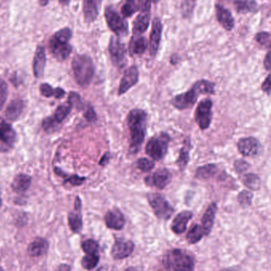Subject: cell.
I'll return each mask as SVG.
<instances>
[{
	"mask_svg": "<svg viewBox=\"0 0 271 271\" xmlns=\"http://www.w3.org/2000/svg\"><path fill=\"white\" fill-rule=\"evenodd\" d=\"M130 130V152L137 154L141 148L147 132V114L142 109H133L130 111L126 118Z\"/></svg>",
	"mask_w": 271,
	"mask_h": 271,
	"instance_id": "cell-1",
	"label": "cell"
},
{
	"mask_svg": "<svg viewBox=\"0 0 271 271\" xmlns=\"http://www.w3.org/2000/svg\"><path fill=\"white\" fill-rule=\"evenodd\" d=\"M163 266L170 270H193L194 258L189 252L182 249L168 251L164 256Z\"/></svg>",
	"mask_w": 271,
	"mask_h": 271,
	"instance_id": "cell-2",
	"label": "cell"
},
{
	"mask_svg": "<svg viewBox=\"0 0 271 271\" xmlns=\"http://www.w3.org/2000/svg\"><path fill=\"white\" fill-rule=\"evenodd\" d=\"M72 68L77 84L84 88L88 86L95 73V67L91 57L87 55L76 56L73 60Z\"/></svg>",
	"mask_w": 271,
	"mask_h": 271,
	"instance_id": "cell-3",
	"label": "cell"
},
{
	"mask_svg": "<svg viewBox=\"0 0 271 271\" xmlns=\"http://www.w3.org/2000/svg\"><path fill=\"white\" fill-rule=\"evenodd\" d=\"M171 137L165 132L153 136L146 146V154L154 161L163 159L168 151Z\"/></svg>",
	"mask_w": 271,
	"mask_h": 271,
	"instance_id": "cell-4",
	"label": "cell"
},
{
	"mask_svg": "<svg viewBox=\"0 0 271 271\" xmlns=\"http://www.w3.org/2000/svg\"><path fill=\"white\" fill-rule=\"evenodd\" d=\"M147 200L154 215L160 220H167L172 216L174 208L165 196L160 193H150L147 196Z\"/></svg>",
	"mask_w": 271,
	"mask_h": 271,
	"instance_id": "cell-5",
	"label": "cell"
},
{
	"mask_svg": "<svg viewBox=\"0 0 271 271\" xmlns=\"http://www.w3.org/2000/svg\"><path fill=\"white\" fill-rule=\"evenodd\" d=\"M105 19L108 27L118 37H124L128 35V23L113 7H108L106 8Z\"/></svg>",
	"mask_w": 271,
	"mask_h": 271,
	"instance_id": "cell-6",
	"label": "cell"
},
{
	"mask_svg": "<svg viewBox=\"0 0 271 271\" xmlns=\"http://www.w3.org/2000/svg\"><path fill=\"white\" fill-rule=\"evenodd\" d=\"M213 101L210 99H205L200 101L195 112V120L200 127L204 130L209 128L213 118Z\"/></svg>",
	"mask_w": 271,
	"mask_h": 271,
	"instance_id": "cell-7",
	"label": "cell"
},
{
	"mask_svg": "<svg viewBox=\"0 0 271 271\" xmlns=\"http://www.w3.org/2000/svg\"><path fill=\"white\" fill-rule=\"evenodd\" d=\"M108 50L114 65L123 69L126 64V50L125 45L118 38L112 37L109 42Z\"/></svg>",
	"mask_w": 271,
	"mask_h": 271,
	"instance_id": "cell-8",
	"label": "cell"
},
{
	"mask_svg": "<svg viewBox=\"0 0 271 271\" xmlns=\"http://www.w3.org/2000/svg\"><path fill=\"white\" fill-rule=\"evenodd\" d=\"M199 95L200 94L197 88L194 85H192L189 91L174 96L171 100V104L178 110H186L193 107L197 100Z\"/></svg>",
	"mask_w": 271,
	"mask_h": 271,
	"instance_id": "cell-9",
	"label": "cell"
},
{
	"mask_svg": "<svg viewBox=\"0 0 271 271\" xmlns=\"http://www.w3.org/2000/svg\"><path fill=\"white\" fill-rule=\"evenodd\" d=\"M172 180V174L166 168H160L154 174L149 175L145 178L146 185L150 187L163 189L171 183Z\"/></svg>",
	"mask_w": 271,
	"mask_h": 271,
	"instance_id": "cell-10",
	"label": "cell"
},
{
	"mask_svg": "<svg viewBox=\"0 0 271 271\" xmlns=\"http://www.w3.org/2000/svg\"><path fill=\"white\" fill-rule=\"evenodd\" d=\"M239 151L245 157L258 155L262 150V146L257 139L253 137L243 138L237 143Z\"/></svg>",
	"mask_w": 271,
	"mask_h": 271,
	"instance_id": "cell-11",
	"label": "cell"
},
{
	"mask_svg": "<svg viewBox=\"0 0 271 271\" xmlns=\"http://www.w3.org/2000/svg\"><path fill=\"white\" fill-rule=\"evenodd\" d=\"M50 53L59 61H63L70 57L72 52V46L69 43L60 42L52 37L49 42Z\"/></svg>",
	"mask_w": 271,
	"mask_h": 271,
	"instance_id": "cell-12",
	"label": "cell"
},
{
	"mask_svg": "<svg viewBox=\"0 0 271 271\" xmlns=\"http://www.w3.org/2000/svg\"><path fill=\"white\" fill-rule=\"evenodd\" d=\"M139 70L136 65L131 66L125 71L124 75L120 81L119 87V95H123L139 81Z\"/></svg>",
	"mask_w": 271,
	"mask_h": 271,
	"instance_id": "cell-13",
	"label": "cell"
},
{
	"mask_svg": "<svg viewBox=\"0 0 271 271\" xmlns=\"http://www.w3.org/2000/svg\"><path fill=\"white\" fill-rule=\"evenodd\" d=\"M134 249V244L132 241L118 239L112 247V255L115 259H123L130 256Z\"/></svg>",
	"mask_w": 271,
	"mask_h": 271,
	"instance_id": "cell-14",
	"label": "cell"
},
{
	"mask_svg": "<svg viewBox=\"0 0 271 271\" xmlns=\"http://www.w3.org/2000/svg\"><path fill=\"white\" fill-rule=\"evenodd\" d=\"M162 24L158 18H155L153 20L152 29L150 36V54L154 57L158 53L161 42V33H162Z\"/></svg>",
	"mask_w": 271,
	"mask_h": 271,
	"instance_id": "cell-15",
	"label": "cell"
},
{
	"mask_svg": "<svg viewBox=\"0 0 271 271\" xmlns=\"http://www.w3.org/2000/svg\"><path fill=\"white\" fill-rule=\"evenodd\" d=\"M105 224L110 229L119 230L123 229L125 225V218L121 211L118 209H113L108 211L105 216Z\"/></svg>",
	"mask_w": 271,
	"mask_h": 271,
	"instance_id": "cell-16",
	"label": "cell"
},
{
	"mask_svg": "<svg viewBox=\"0 0 271 271\" xmlns=\"http://www.w3.org/2000/svg\"><path fill=\"white\" fill-rule=\"evenodd\" d=\"M192 213L190 211H182L177 215L171 224V230L177 234H182L187 229V224L192 219Z\"/></svg>",
	"mask_w": 271,
	"mask_h": 271,
	"instance_id": "cell-17",
	"label": "cell"
},
{
	"mask_svg": "<svg viewBox=\"0 0 271 271\" xmlns=\"http://www.w3.org/2000/svg\"><path fill=\"white\" fill-rule=\"evenodd\" d=\"M216 15L217 20L221 24V26L227 31H231L234 26V18L231 11L224 8V6L216 4Z\"/></svg>",
	"mask_w": 271,
	"mask_h": 271,
	"instance_id": "cell-18",
	"label": "cell"
},
{
	"mask_svg": "<svg viewBox=\"0 0 271 271\" xmlns=\"http://www.w3.org/2000/svg\"><path fill=\"white\" fill-rule=\"evenodd\" d=\"M216 212H217V204L213 202L206 209V213L202 217L201 227L205 236L209 235L213 229Z\"/></svg>",
	"mask_w": 271,
	"mask_h": 271,
	"instance_id": "cell-19",
	"label": "cell"
},
{
	"mask_svg": "<svg viewBox=\"0 0 271 271\" xmlns=\"http://www.w3.org/2000/svg\"><path fill=\"white\" fill-rule=\"evenodd\" d=\"M69 224L74 232L79 233L82 229L83 221L81 215V201L80 198H76L75 209L69 216Z\"/></svg>",
	"mask_w": 271,
	"mask_h": 271,
	"instance_id": "cell-20",
	"label": "cell"
},
{
	"mask_svg": "<svg viewBox=\"0 0 271 271\" xmlns=\"http://www.w3.org/2000/svg\"><path fill=\"white\" fill-rule=\"evenodd\" d=\"M140 11V15L136 17V20L133 23L132 31L134 33V36H139L142 33H145L150 26V11L142 10Z\"/></svg>",
	"mask_w": 271,
	"mask_h": 271,
	"instance_id": "cell-21",
	"label": "cell"
},
{
	"mask_svg": "<svg viewBox=\"0 0 271 271\" xmlns=\"http://www.w3.org/2000/svg\"><path fill=\"white\" fill-rule=\"evenodd\" d=\"M0 140L8 146H13L16 140V133L9 123L0 117Z\"/></svg>",
	"mask_w": 271,
	"mask_h": 271,
	"instance_id": "cell-22",
	"label": "cell"
},
{
	"mask_svg": "<svg viewBox=\"0 0 271 271\" xmlns=\"http://www.w3.org/2000/svg\"><path fill=\"white\" fill-rule=\"evenodd\" d=\"M46 58L44 47L38 46L35 52V59H33V74L37 78H40L44 74L45 66H46Z\"/></svg>",
	"mask_w": 271,
	"mask_h": 271,
	"instance_id": "cell-23",
	"label": "cell"
},
{
	"mask_svg": "<svg viewBox=\"0 0 271 271\" xmlns=\"http://www.w3.org/2000/svg\"><path fill=\"white\" fill-rule=\"evenodd\" d=\"M84 19L87 22H92L99 14V0H84Z\"/></svg>",
	"mask_w": 271,
	"mask_h": 271,
	"instance_id": "cell-24",
	"label": "cell"
},
{
	"mask_svg": "<svg viewBox=\"0 0 271 271\" xmlns=\"http://www.w3.org/2000/svg\"><path fill=\"white\" fill-rule=\"evenodd\" d=\"M49 248L48 241L45 239L37 238L29 244L28 253L32 257L42 256L47 252Z\"/></svg>",
	"mask_w": 271,
	"mask_h": 271,
	"instance_id": "cell-25",
	"label": "cell"
},
{
	"mask_svg": "<svg viewBox=\"0 0 271 271\" xmlns=\"http://www.w3.org/2000/svg\"><path fill=\"white\" fill-rule=\"evenodd\" d=\"M24 108V102L21 99L11 101L6 109L5 116L10 121L16 120L20 116Z\"/></svg>",
	"mask_w": 271,
	"mask_h": 271,
	"instance_id": "cell-26",
	"label": "cell"
},
{
	"mask_svg": "<svg viewBox=\"0 0 271 271\" xmlns=\"http://www.w3.org/2000/svg\"><path fill=\"white\" fill-rule=\"evenodd\" d=\"M32 178L26 174H19L15 177L13 182L11 184V187L15 192L18 193L26 192L31 185Z\"/></svg>",
	"mask_w": 271,
	"mask_h": 271,
	"instance_id": "cell-27",
	"label": "cell"
},
{
	"mask_svg": "<svg viewBox=\"0 0 271 271\" xmlns=\"http://www.w3.org/2000/svg\"><path fill=\"white\" fill-rule=\"evenodd\" d=\"M220 173V168L214 164L203 165L196 170L195 177L200 180H208L214 178Z\"/></svg>",
	"mask_w": 271,
	"mask_h": 271,
	"instance_id": "cell-28",
	"label": "cell"
},
{
	"mask_svg": "<svg viewBox=\"0 0 271 271\" xmlns=\"http://www.w3.org/2000/svg\"><path fill=\"white\" fill-rule=\"evenodd\" d=\"M233 4L237 12L241 14L255 12L258 8L256 0H234Z\"/></svg>",
	"mask_w": 271,
	"mask_h": 271,
	"instance_id": "cell-29",
	"label": "cell"
},
{
	"mask_svg": "<svg viewBox=\"0 0 271 271\" xmlns=\"http://www.w3.org/2000/svg\"><path fill=\"white\" fill-rule=\"evenodd\" d=\"M148 46V42L145 37L134 36L130 42V54H142L145 53Z\"/></svg>",
	"mask_w": 271,
	"mask_h": 271,
	"instance_id": "cell-30",
	"label": "cell"
},
{
	"mask_svg": "<svg viewBox=\"0 0 271 271\" xmlns=\"http://www.w3.org/2000/svg\"><path fill=\"white\" fill-rule=\"evenodd\" d=\"M204 236H205V234H204L201 225L195 224L189 230L187 235H186V239H187L188 243L189 244H195L200 241Z\"/></svg>",
	"mask_w": 271,
	"mask_h": 271,
	"instance_id": "cell-31",
	"label": "cell"
},
{
	"mask_svg": "<svg viewBox=\"0 0 271 271\" xmlns=\"http://www.w3.org/2000/svg\"><path fill=\"white\" fill-rule=\"evenodd\" d=\"M243 183L251 190H258L261 187V179L255 174H246L243 178Z\"/></svg>",
	"mask_w": 271,
	"mask_h": 271,
	"instance_id": "cell-32",
	"label": "cell"
},
{
	"mask_svg": "<svg viewBox=\"0 0 271 271\" xmlns=\"http://www.w3.org/2000/svg\"><path fill=\"white\" fill-rule=\"evenodd\" d=\"M190 143H186L181 150H180L179 157L177 160L176 163L181 171H183L185 167L187 166L189 161V151H190Z\"/></svg>",
	"mask_w": 271,
	"mask_h": 271,
	"instance_id": "cell-33",
	"label": "cell"
},
{
	"mask_svg": "<svg viewBox=\"0 0 271 271\" xmlns=\"http://www.w3.org/2000/svg\"><path fill=\"white\" fill-rule=\"evenodd\" d=\"M72 108L73 106L70 102H67L64 105H60L53 116V119H55L57 123L61 124L63 120L69 116V114L71 112Z\"/></svg>",
	"mask_w": 271,
	"mask_h": 271,
	"instance_id": "cell-34",
	"label": "cell"
},
{
	"mask_svg": "<svg viewBox=\"0 0 271 271\" xmlns=\"http://www.w3.org/2000/svg\"><path fill=\"white\" fill-rule=\"evenodd\" d=\"M99 262V255L96 254H86L82 258L81 265L86 269H92L96 267Z\"/></svg>",
	"mask_w": 271,
	"mask_h": 271,
	"instance_id": "cell-35",
	"label": "cell"
},
{
	"mask_svg": "<svg viewBox=\"0 0 271 271\" xmlns=\"http://www.w3.org/2000/svg\"><path fill=\"white\" fill-rule=\"evenodd\" d=\"M197 0H184L182 4V15L186 19H189L193 14Z\"/></svg>",
	"mask_w": 271,
	"mask_h": 271,
	"instance_id": "cell-36",
	"label": "cell"
},
{
	"mask_svg": "<svg viewBox=\"0 0 271 271\" xmlns=\"http://www.w3.org/2000/svg\"><path fill=\"white\" fill-rule=\"evenodd\" d=\"M99 248V244L93 240H85L82 244V250L86 254H96Z\"/></svg>",
	"mask_w": 271,
	"mask_h": 271,
	"instance_id": "cell-37",
	"label": "cell"
},
{
	"mask_svg": "<svg viewBox=\"0 0 271 271\" xmlns=\"http://www.w3.org/2000/svg\"><path fill=\"white\" fill-rule=\"evenodd\" d=\"M137 167L142 172H150L154 168V161L147 158H140L138 160Z\"/></svg>",
	"mask_w": 271,
	"mask_h": 271,
	"instance_id": "cell-38",
	"label": "cell"
},
{
	"mask_svg": "<svg viewBox=\"0 0 271 271\" xmlns=\"http://www.w3.org/2000/svg\"><path fill=\"white\" fill-rule=\"evenodd\" d=\"M253 195L249 191L244 190L238 195V201L243 207H248L251 205Z\"/></svg>",
	"mask_w": 271,
	"mask_h": 271,
	"instance_id": "cell-39",
	"label": "cell"
},
{
	"mask_svg": "<svg viewBox=\"0 0 271 271\" xmlns=\"http://www.w3.org/2000/svg\"><path fill=\"white\" fill-rule=\"evenodd\" d=\"M53 37L60 42L69 43L72 37V31L69 28H64V29L58 30L55 35H53Z\"/></svg>",
	"mask_w": 271,
	"mask_h": 271,
	"instance_id": "cell-40",
	"label": "cell"
},
{
	"mask_svg": "<svg viewBox=\"0 0 271 271\" xmlns=\"http://www.w3.org/2000/svg\"><path fill=\"white\" fill-rule=\"evenodd\" d=\"M255 40L258 44L265 47H270V33L268 32H259L255 35Z\"/></svg>",
	"mask_w": 271,
	"mask_h": 271,
	"instance_id": "cell-41",
	"label": "cell"
},
{
	"mask_svg": "<svg viewBox=\"0 0 271 271\" xmlns=\"http://www.w3.org/2000/svg\"><path fill=\"white\" fill-rule=\"evenodd\" d=\"M58 125H60V123H57L55 119H53V116L46 118L42 123L43 129L48 132H53L57 130L58 128Z\"/></svg>",
	"mask_w": 271,
	"mask_h": 271,
	"instance_id": "cell-42",
	"label": "cell"
},
{
	"mask_svg": "<svg viewBox=\"0 0 271 271\" xmlns=\"http://www.w3.org/2000/svg\"><path fill=\"white\" fill-rule=\"evenodd\" d=\"M8 84L3 79H0V110L5 105L7 97H8Z\"/></svg>",
	"mask_w": 271,
	"mask_h": 271,
	"instance_id": "cell-43",
	"label": "cell"
},
{
	"mask_svg": "<svg viewBox=\"0 0 271 271\" xmlns=\"http://www.w3.org/2000/svg\"><path fill=\"white\" fill-rule=\"evenodd\" d=\"M137 10V6L126 3V4H123L121 8L122 16L123 18H129V17L134 15Z\"/></svg>",
	"mask_w": 271,
	"mask_h": 271,
	"instance_id": "cell-44",
	"label": "cell"
},
{
	"mask_svg": "<svg viewBox=\"0 0 271 271\" xmlns=\"http://www.w3.org/2000/svg\"><path fill=\"white\" fill-rule=\"evenodd\" d=\"M234 166L238 174H243L250 168L249 163L243 159H239L234 161Z\"/></svg>",
	"mask_w": 271,
	"mask_h": 271,
	"instance_id": "cell-45",
	"label": "cell"
},
{
	"mask_svg": "<svg viewBox=\"0 0 271 271\" xmlns=\"http://www.w3.org/2000/svg\"><path fill=\"white\" fill-rule=\"evenodd\" d=\"M68 102H70L73 107L75 106L76 108H82L83 104L81 97H80V95H78V94L76 93V92H70Z\"/></svg>",
	"mask_w": 271,
	"mask_h": 271,
	"instance_id": "cell-46",
	"label": "cell"
},
{
	"mask_svg": "<svg viewBox=\"0 0 271 271\" xmlns=\"http://www.w3.org/2000/svg\"><path fill=\"white\" fill-rule=\"evenodd\" d=\"M40 92L42 95L46 97H51V96H54L55 89H53L49 84H41Z\"/></svg>",
	"mask_w": 271,
	"mask_h": 271,
	"instance_id": "cell-47",
	"label": "cell"
},
{
	"mask_svg": "<svg viewBox=\"0 0 271 271\" xmlns=\"http://www.w3.org/2000/svg\"><path fill=\"white\" fill-rule=\"evenodd\" d=\"M85 179H86L85 178H81V177L77 176V175H74V176H71L66 180L65 182H70L72 185H74V186H77V185H81V184H83Z\"/></svg>",
	"mask_w": 271,
	"mask_h": 271,
	"instance_id": "cell-48",
	"label": "cell"
},
{
	"mask_svg": "<svg viewBox=\"0 0 271 271\" xmlns=\"http://www.w3.org/2000/svg\"><path fill=\"white\" fill-rule=\"evenodd\" d=\"M84 117L86 118L88 122H94L96 120V114H95L92 107H88L86 112L84 114Z\"/></svg>",
	"mask_w": 271,
	"mask_h": 271,
	"instance_id": "cell-49",
	"label": "cell"
},
{
	"mask_svg": "<svg viewBox=\"0 0 271 271\" xmlns=\"http://www.w3.org/2000/svg\"><path fill=\"white\" fill-rule=\"evenodd\" d=\"M262 90L264 92L267 93V95H269V92H270V77H269V75L267 76L266 80L262 83Z\"/></svg>",
	"mask_w": 271,
	"mask_h": 271,
	"instance_id": "cell-50",
	"label": "cell"
},
{
	"mask_svg": "<svg viewBox=\"0 0 271 271\" xmlns=\"http://www.w3.org/2000/svg\"><path fill=\"white\" fill-rule=\"evenodd\" d=\"M111 158V155L110 153L107 152L105 153V155L102 157V158H101L100 161H99V165H106L109 162V161H110Z\"/></svg>",
	"mask_w": 271,
	"mask_h": 271,
	"instance_id": "cell-51",
	"label": "cell"
},
{
	"mask_svg": "<svg viewBox=\"0 0 271 271\" xmlns=\"http://www.w3.org/2000/svg\"><path fill=\"white\" fill-rule=\"evenodd\" d=\"M263 64L265 69H266L267 71H269V70H270V53H269V52H268L266 57L264 59Z\"/></svg>",
	"mask_w": 271,
	"mask_h": 271,
	"instance_id": "cell-52",
	"label": "cell"
},
{
	"mask_svg": "<svg viewBox=\"0 0 271 271\" xmlns=\"http://www.w3.org/2000/svg\"><path fill=\"white\" fill-rule=\"evenodd\" d=\"M65 95L64 90L61 88H55V93H54V97L56 99H61L64 95Z\"/></svg>",
	"mask_w": 271,
	"mask_h": 271,
	"instance_id": "cell-53",
	"label": "cell"
},
{
	"mask_svg": "<svg viewBox=\"0 0 271 271\" xmlns=\"http://www.w3.org/2000/svg\"><path fill=\"white\" fill-rule=\"evenodd\" d=\"M178 57L176 54H174V55H173L172 57H171V62L173 64H176L177 63H178Z\"/></svg>",
	"mask_w": 271,
	"mask_h": 271,
	"instance_id": "cell-54",
	"label": "cell"
},
{
	"mask_svg": "<svg viewBox=\"0 0 271 271\" xmlns=\"http://www.w3.org/2000/svg\"><path fill=\"white\" fill-rule=\"evenodd\" d=\"M48 2H49V0H39V4L42 7L47 5Z\"/></svg>",
	"mask_w": 271,
	"mask_h": 271,
	"instance_id": "cell-55",
	"label": "cell"
},
{
	"mask_svg": "<svg viewBox=\"0 0 271 271\" xmlns=\"http://www.w3.org/2000/svg\"><path fill=\"white\" fill-rule=\"evenodd\" d=\"M70 2V0H59V3L62 4V5H67L69 4V3Z\"/></svg>",
	"mask_w": 271,
	"mask_h": 271,
	"instance_id": "cell-56",
	"label": "cell"
},
{
	"mask_svg": "<svg viewBox=\"0 0 271 271\" xmlns=\"http://www.w3.org/2000/svg\"><path fill=\"white\" fill-rule=\"evenodd\" d=\"M126 3H128V4H134V5L137 6L136 4V0H126Z\"/></svg>",
	"mask_w": 271,
	"mask_h": 271,
	"instance_id": "cell-57",
	"label": "cell"
},
{
	"mask_svg": "<svg viewBox=\"0 0 271 271\" xmlns=\"http://www.w3.org/2000/svg\"><path fill=\"white\" fill-rule=\"evenodd\" d=\"M152 1L154 3H158L159 0H152Z\"/></svg>",
	"mask_w": 271,
	"mask_h": 271,
	"instance_id": "cell-58",
	"label": "cell"
},
{
	"mask_svg": "<svg viewBox=\"0 0 271 271\" xmlns=\"http://www.w3.org/2000/svg\"><path fill=\"white\" fill-rule=\"evenodd\" d=\"M1 206H2V200L0 199V207H1Z\"/></svg>",
	"mask_w": 271,
	"mask_h": 271,
	"instance_id": "cell-59",
	"label": "cell"
}]
</instances>
